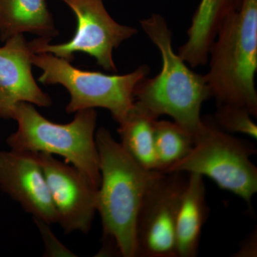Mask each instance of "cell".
<instances>
[{
  "label": "cell",
  "instance_id": "19",
  "mask_svg": "<svg viewBox=\"0 0 257 257\" xmlns=\"http://www.w3.org/2000/svg\"><path fill=\"white\" fill-rule=\"evenodd\" d=\"M257 231H253L243 240L239 251L235 253L236 257H256L257 256Z\"/></svg>",
  "mask_w": 257,
  "mask_h": 257
},
{
  "label": "cell",
  "instance_id": "5",
  "mask_svg": "<svg viewBox=\"0 0 257 257\" xmlns=\"http://www.w3.org/2000/svg\"><path fill=\"white\" fill-rule=\"evenodd\" d=\"M194 139L188 155L165 173L179 172L209 177L219 188L238 196L251 207L257 192V168L251 160L256 152L254 145L223 131L207 118H202Z\"/></svg>",
  "mask_w": 257,
  "mask_h": 257
},
{
  "label": "cell",
  "instance_id": "3",
  "mask_svg": "<svg viewBox=\"0 0 257 257\" xmlns=\"http://www.w3.org/2000/svg\"><path fill=\"white\" fill-rule=\"evenodd\" d=\"M205 74L217 105L246 107L257 116V0H241L237 12L221 25L209 55Z\"/></svg>",
  "mask_w": 257,
  "mask_h": 257
},
{
  "label": "cell",
  "instance_id": "15",
  "mask_svg": "<svg viewBox=\"0 0 257 257\" xmlns=\"http://www.w3.org/2000/svg\"><path fill=\"white\" fill-rule=\"evenodd\" d=\"M158 118L134 103L119 124V142L126 152L145 170L158 171L155 147V126Z\"/></svg>",
  "mask_w": 257,
  "mask_h": 257
},
{
  "label": "cell",
  "instance_id": "7",
  "mask_svg": "<svg viewBox=\"0 0 257 257\" xmlns=\"http://www.w3.org/2000/svg\"><path fill=\"white\" fill-rule=\"evenodd\" d=\"M77 18V29L69 41L52 45L50 39L40 37L29 42L33 53H50L72 62L74 54L82 52L95 59L105 70L116 72L113 52L138 33L137 29L113 20L103 0H62Z\"/></svg>",
  "mask_w": 257,
  "mask_h": 257
},
{
  "label": "cell",
  "instance_id": "12",
  "mask_svg": "<svg viewBox=\"0 0 257 257\" xmlns=\"http://www.w3.org/2000/svg\"><path fill=\"white\" fill-rule=\"evenodd\" d=\"M241 4V0H201L187 32L188 39L178 49L179 57L193 68L207 64L221 25Z\"/></svg>",
  "mask_w": 257,
  "mask_h": 257
},
{
  "label": "cell",
  "instance_id": "17",
  "mask_svg": "<svg viewBox=\"0 0 257 257\" xmlns=\"http://www.w3.org/2000/svg\"><path fill=\"white\" fill-rule=\"evenodd\" d=\"M251 116L243 106L220 104L217 105L214 121L226 133L242 134L256 140L257 126Z\"/></svg>",
  "mask_w": 257,
  "mask_h": 257
},
{
  "label": "cell",
  "instance_id": "10",
  "mask_svg": "<svg viewBox=\"0 0 257 257\" xmlns=\"http://www.w3.org/2000/svg\"><path fill=\"white\" fill-rule=\"evenodd\" d=\"M0 189L34 219L48 224L57 223V212L37 153L0 151Z\"/></svg>",
  "mask_w": 257,
  "mask_h": 257
},
{
  "label": "cell",
  "instance_id": "18",
  "mask_svg": "<svg viewBox=\"0 0 257 257\" xmlns=\"http://www.w3.org/2000/svg\"><path fill=\"white\" fill-rule=\"evenodd\" d=\"M41 233L45 245V254L48 256H74V253L65 247L56 238L51 231L48 224L44 221L34 219Z\"/></svg>",
  "mask_w": 257,
  "mask_h": 257
},
{
  "label": "cell",
  "instance_id": "6",
  "mask_svg": "<svg viewBox=\"0 0 257 257\" xmlns=\"http://www.w3.org/2000/svg\"><path fill=\"white\" fill-rule=\"evenodd\" d=\"M31 60L32 65L43 72L39 82L61 84L67 89L70 95L66 106L67 113L104 108L110 111L118 123L133 107L137 86L150 73L146 64L124 75L83 70L74 67L69 61L45 52L32 53Z\"/></svg>",
  "mask_w": 257,
  "mask_h": 257
},
{
  "label": "cell",
  "instance_id": "1",
  "mask_svg": "<svg viewBox=\"0 0 257 257\" xmlns=\"http://www.w3.org/2000/svg\"><path fill=\"white\" fill-rule=\"evenodd\" d=\"M95 140L101 176L96 212L102 223L103 247L121 256L136 257L139 212L161 172L144 169L105 128L96 132Z\"/></svg>",
  "mask_w": 257,
  "mask_h": 257
},
{
  "label": "cell",
  "instance_id": "13",
  "mask_svg": "<svg viewBox=\"0 0 257 257\" xmlns=\"http://www.w3.org/2000/svg\"><path fill=\"white\" fill-rule=\"evenodd\" d=\"M208 215L204 179L197 174H188L176 221L177 257L197 256L203 226Z\"/></svg>",
  "mask_w": 257,
  "mask_h": 257
},
{
  "label": "cell",
  "instance_id": "4",
  "mask_svg": "<svg viewBox=\"0 0 257 257\" xmlns=\"http://www.w3.org/2000/svg\"><path fill=\"white\" fill-rule=\"evenodd\" d=\"M13 119L18 123V128L7 140L10 150L59 155L99 187L101 176L94 109L77 111L70 122L57 124L40 114L33 104L21 102L15 108Z\"/></svg>",
  "mask_w": 257,
  "mask_h": 257
},
{
  "label": "cell",
  "instance_id": "2",
  "mask_svg": "<svg viewBox=\"0 0 257 257\" xmlns=\"http://www.w3.org/2000/svg\"><path fill=\"white\" fill-rule=\"evenodd\" d=\"M140 23L160 50L162 65L156 77L139 83L135 103L155 117L168 115L194 136L202 124L203 103L211 98L205 76L193 72L175 53L172 32L162 15L152 14Z\"/></svg>",
  "mask_w": 257,
  "mask_h": 257
},
{
  "label": "cell",
  "instance_id": "8",
  "mask_svg": "<svg viewBox=\"0 0 257 257\" xmlns=\"http://www.w3.org/2000/svg\"><path fill=\"white\" fill-rule=\"evenodd\" d=\"M187 178L184 172H161L150 186L137 221V256L177 257L176 221Z\"/></svg>",
  "mask_w": 257,
  "mask_h": 257
},
{
  "label": "cell",
  "instance_id": "9",
  "mask_svg": "<svg viewBox=\"0 0 257 257\" xmlns=\"http://www.w3.org/2000/svg\"><path fill=\"white\" fill-rule=\"evenodd\" d=\"M55 206L57 223L66 233H87L96 212L97 187L73 166L53 155L37 153Z\"/></svg>",
  "mask_w": 257,
  "mask_h": 257
},
{
  "label": "cell",
  "instance_id": "11",
  "mask_svg": "<svg viewBox=\"0 0 257 257\" xmlns=\"http://www.w3.org/2000/svg\"><path fill=\"white\" fill-rule=\"evenodd\" d=\"M0 47V118L13 119L19 103L28 102L40 107L52 105L32 72V52L23 35L5 40Z\"/></svg>",
  "mask_w": 257,
  "mask_h": 257
},
{
  "label": "cell",
  "instance_id": "16",
  "mask_svg": "<svg viewBox=\"0 0 257 257\" xmlns=\"http://www.w3.org/2000/svg\"><path fill=\"white\" fill-rule=\"evenodd\" d=\"M194 136L176 121L157 120L155 147L159 172L165 173L188 155L194 146Z\"/></svg>",
  "mask_w": 257,
  "mask_h": 257
},
{
  "label": "cell",
  "instance_id": "14",
  "mask_svg": "<svg viewBox=\"0 0 257 257\" xmlns=\"http://www.w3.org/2000/svg\"><path fill=\"white\" fill-rule=\"evenodd\" d=\"M25 32L50 40L58 35L46 0H0V39Z\"/></svg>",
  "mask_w": 257,
  "mask_h": 257
}]
</instances>
